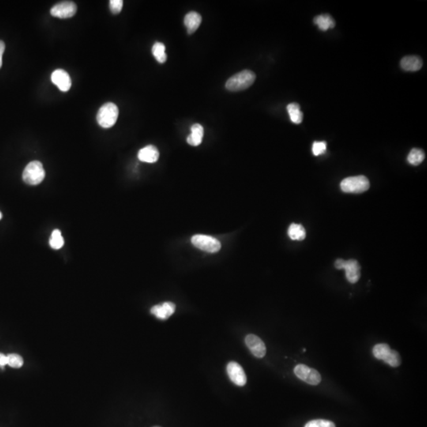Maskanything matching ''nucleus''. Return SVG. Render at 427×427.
<instances>
[{
	"label": "nucleus",
	"mask_w": 427,
	"mask_h": 427,
	"mask_svg": "<svg viewBox=\"0 0 427 427\" xmlns=\"http://www.w3.org/2000/svg\"><path fill=\"white\" fill-rule=\"evenodd\" d=\"M155 427H160V426H155Z\"/></svg>",
	"instance_id": "32"
},
{
	"label": "nucleus",
	"mask_w": 427,
	"mask_h": 427,
	"mask_svg": "<svg viewBox=\"0 0 427 427\" xmlns=\"http://www.w3.org/2000/svg\"><path fill=\"white\" fill-rule=\"evenodd\" d=\"M118 116L119 109L117 105L109 102L100 108L97 115V121L98 125L103 128H112L117 122Z\"/></svg>",
	"instance_id": "2"
},
{
	"label": "nucleus",
	"mask_w": 427,
	"mask_h": 427,
	"mask_svg": "<svg viewBox=\"0 0 427 427\" xmlns=\"http://www.w3.org/2000/svg\"><path fill=\"white\" fill-rule=\"evenodd\" d=\"M256 80V75L252 71L245 70L228 79L226 88L230 91H241L246 90L253 84Z\"/></svg>",
	"instance_id": "1"
},
{
	"label": "nucleus",
	"mask_w": 427,
	"mask_h": 427,
	"mask_svg": "<svg viewBox=\"0 0 427 427\" xmlns=\"http://www.w3.org/2000/svg\"><path fill=\"white\" fill-rule=\"evenodd\" d=\"M2 217H3L2 213L0 212V219H1V218H2Z\"/></svg>",
	"instance_id": "31"
},
{
	"label": "nucleus",
	"mask_w": 427,
	"mask_h": 427,
	"mask_svg": "<svg viewBox=\"0 0 427 427\" xmlns=\"http://www.w3.org/2000/svg\"><path fill=\"white\" fill-rule=\"evenodd\" d=\"M385 363L388 364L391 367H398L401 364V357L398 352L391 350L389 354L384 360Z\"/></svg>",
	"instance_id": "24"
},
{
	"label": "nucleus",
	"mask_w": 427,
	"mask_h": 427,
	"mask_svg": "<svg viewBox=\"0 0 427 427\" xmlns=\"http://www.w3.org/2000/svg\"><path fill=\"white\" fill-rule=\"evenodd\" d=\"M245 344L255 357L262 358L266 354V346L260 337L249 334L245 337Z\"/></svg>",
	"instance_id": "10"
},
{
	"label": "nucleus",
	"mask_w": 427,
	"mask_h": 427,
	"mask_svg": "<svg viewBox=\"0 0 427 427\" xmlns=\"http://www.w3.org/2000/svg\"><path fill=\"white\" fill-rule=\"evenodd\" d=\"M52 82L63 92H67L72 87V79L68 72L57 69L52 74Z\"/></svg>",
	"instance_id": "11"
},
{
	"label": "nucleus",
	"mask_w": 427,
	"mask_h": 427,
	"mask_svg": "<svg viewBox=\"0 0 427 427\" xmlns=\"http://www.w3.org/2000/svg\"><path fill=\"white\" fill-rule=\"evenodd\" d=\"M184 22H185L188 34H192L200 27L202 23V17L197 12H191L185 16Z\"/></svg>",
	"instance_id": "15"
},
{
	"label": "nucleus",
	"mask_w": 427,
	"mask_h": 427,
	"mask_svg": "<svg viewBox=\"0 0 427 427\" xmlns=\"http://www.w3.org/2000/svg\"><path fill=\"white\" fill-rule=\"evenodd\" d=\"M8 365L12 368H20L23 365V358L19 354H8Z\"/></svg>",
	"instance_id": "25"
},
{
	"label": "nucleus",
	"mask_w": 427,
	"mask_h": 427,
	"mask_svg": "<svg viewBox=\"0 0 427 427\" xmlns=\"http://www.w3.org/2000/svg\"><path fill=\"white\" fill-rule=\"evenodd\" d=\"M305 427H335L332 421L325 419H315L305 424Z\"/></svg>",
	"instance_id": "26"
},
{
	"label": "nucleus",
	"mask_w": 427,
	"mask_h": 427,
	"mask_svg": "<svg viewBox=\"0 0 427 427\" xmlns=\"http://www.w3.org/2000/svg\"><path fill=\"white\" fill-rule=\"evenodd\" d=\"M400 66L406 72H417L422 67V61L420 57L416 56H408L401 60Z\"/></svg>",
	"instance_id": "14"
},
{
	"label": "nucleus",
	"mask_w": 427,
	"mask_h": 427,
	"mask_svg": "<svg viewBox=\"0 0 427 427\" xmlns=\"http://www.w3.org/2000/svg\"><path fill=\"white\" fill-rule=\"evenodd\" d=\"M5 51V44L2 41H0V68L3 65V54Z\"/></svg>",
	"instance_id": "30"
},
{
	"label": "nucleus",
	"mask_w": 427,
	"mask_h": 427,
	"mask_svg": "<svg viewBox=\"0 0 427 427\" xmlns=\"http://www.w3.org/2000/svg\"><path fill=\"white\" fill-rule=\"evenodd\" d=\"M152 53L157 61L160 64L166 63L167 60V56L166 54V46L161 42H156L153 46Z\"/></svg>",
	"instance_id": "20"
},
{
	"label": "nucleus",
	"mask_w": 427,
	"mask_h": 427,
	"mask_svg": "<svg viewBox=\"0 0 427 427\" xmlns=\"http://www.w3.org/2000/svg\"><path fill=\"white\" fill-rule=\"evenodd\" d=\"M335 267L337 269H344L346 278L350 283H355L361 276V267L355 260H344L338 259L335 261Z\"/></svg>",
	"instance_id": "5"
},
{
	"label": "nucleus",
	"mask_w": 427,
	"mask_h": 427,
	"mask_svg": "<svg viewBox=\"0 0 427 427\" xmlns=\"http://www.w3.org/2000/svg\"><path fill=\"white\" fill-rule=\"evenodd\" d=\"M138 158L141 162L155 163L159 158V151L155 146H147L139 151Z\"/></svg>",
	"instance_id": "13"
},
{
	"label": "nucleus",
	"mask_w": 427,
	"mask_h": 427,
	"mask_svg": "<svg viewBox=\"0 0 427 427\" xmlns=\"http://www.w3.org/2000/svg\"><path fill=\"white\" fill-rule=\"evenodd\" d=\"M191 131L192 132L187 138V142L189 145L197 147L200 145L203 140V134H204L203 126L200 124H195L192 125Z\"/></svg>",
	"instance_id": "16"
},
{
	"label": "nucleus",
	"mask_w": 427,
	"mask_h": 427,
	"mask_svg": "<svg viewBox=\"0 0 427 427\" xmlns=\"http://www.w3.org/2000/svg\"><path fill=\"white\" fill-rule=\"evenodd\" d=\"M123 5H124V2L122 0H111L109 2L110 10H111L112 13L114 14V15H117L121 12Z\"/></svg>",
	"instance_id": "28"
},
{
	"label": "nucleus",
	"mask_w": 427,
	"mask_h": 427,
	"mask_svg": "<svg viewBox=\"0 0 427 427\" xmlns=\"http://www.w3.org/2000/svg\"><path fill=\"white\" fill-rule=\"evenodd\" d=\"M425 159V154L421 149L414 148L409 153L407 162L412 166H418Z\"/></svg>",
	"instance_id": "21"
},
{
	"label": "nucleus",
	"mask_w": 427,
	"mask_h": 427,
	"mask_svg": "<svg viewBox=\"0 0 427 427\" xmlns=\"http://www.w3.org/2000/svg\"><path fill=\"white\" fill-rule=\"evenodd\" d=\"M287 112L290 115V121L296 125L301 124L303 120V113L300 109L299 104L291 103L287 106Z\"/></svg>",
	"instance_id": "19"
},
{
	"label": "nucleus",
	"mask_w": 427,
	"mask_h": 427,
	"mask_svg": "<svg viewBox=\"0 0 427 427\" xmlns=\"http://www.w3.org/2000/svg\"><path fill=\"white\" fill-rule=\"evenodd\" d=\"M45 177L46 171L44 170L43 165L38 161L30 162L23 171V181L30 185H39Z\"/></svg>",
	"instance_id": "3"
},
{
	"label": "nucleus",
	"mask_w": 427,
	"mask_h": 427,
	"mask_svg": "<svg viewBox=\"0 0 427 427\" xmlns=\"http://www.w3.org/2000/svg\"><path fill=\"white\" fill-rule=\"evenodd\" d=\"M192 243L197 249L210 253H215L221 249L220 241L211 236L196 234L192 237Z\"/></svg>",
	"instance_id": "6"
},
{
	"label": "nucleus",
	"mask_w": 427,
	"mask_h": 427,
	"mask_svg": "<svg viewBox=\"0 0 427 427\" xmlns=\"http://www.w3.org/2000/svg\"><path fill=\"white\" fill-rule=\"evenodd\" d=\"M228 376L233 383L237 386L245 385L247 376L240 364L236 361H230L226 367Z\"/></svg>",
	"instance_id": "8"
},
{
	"label": "nucleus",
	"mask_w": 427,
	"mask_h": 427,
	"mask_svg": "<svg viewBox=\"0 0 427 427\" xmlns=\"http://www.w3.org/2000/svg\"><path fill=\"white\" fill-rule=\"evenodd\" d=\"M176 309V305L173 302L167 301L164 302L161 305H155L151 309V312L155 315L157 318L160 320H166L170 316L174 313Z\"/></svg>",
	"instance_id": "12"
},
{
	"label": "nucleus",
	"mask_w": 427,
	"mask_h": 427,
	"mask_svg": "<svg viewBox=\"0 0 427 427\" xmlns=\"http://www.w3.org/2000/svg\"><path fill=\"white\" fill-rule=\"evenodd\" d=\"M305 234L306 233H305V228L300 224L293 223L288 229V236L290 237V239L294 241H301L305 239Z\"/></svg>",
	"instance_id": "18"
},
{
	"label": "nucleus",
	"mask_w": 427,
	"mask_h": 427,
	"mask_svg": "<svg viewBox=\"0 0 427 427\" xmlns=\"http://www.w3.org/2000/svg\"><path fill=\"white\" fill-rule=\"evenodd\" d=\"M326 149H327L326 142H314L312 144V154L315 156H319V155H323L325 153Z\"/></svg>",
	"instance_id": "27"
},
{
	"label": "nucleus",
	"mask_w": 427,
	"mask_h": 427,
	"mask_svg": "<svg viewBox=\"0 0 427 427\" xmlns=\"http://www.w3.org/2000/svg\"><path fill=\"white\" fill-rule=\"evenodd\" d=\"M77 12V6L73 2H62L55 5L51 11L52 16L60 19H68L73 17Z\"/></svg>",
	"instance_id": "9"
},
{
	"label": "nucleus",
	"mask_w": 427,
	"mask_h": 427,
	"mask_svg": "<svg viewBox=\"0 0 427 427\" xmlns=\"http://www.w3.org/2000/svg\"><path fill=\"white\" fill-rule=\"evenodd\" d=\"M341 190L346 193H362L369 188V181L365 176L345 178L340 183Z\"/></svg>",
	"instance_id": "4"
},
{
	"label": "nucleus",
	"mask_w": 427,
	"mask_h": 427,
	"mask_svg": "<svg viewBox=\"0 0 427 427\" xmlns=\"http://www.w3.org/2000/svg\"><path fill=\"white\" fill-rule=\"evenodd\" d=\"M314 23L319 27L320 30L323 31H327L328 29L334 28L335 26L334 19L329 15H321V16H316L314 19Z\"/></svg>",
	"instance_id": "17"
},
{
	"label": "nucleus",
	"mask_w": 427,
	"mask_h": 427,
	"mask_svg": "<svg viewBox=\"0 0 427 427\" xmlns=\"http://www.w3.org/2000/svg\"><path fill=\"white\" fill-rule=\"evenodd\" d=\"M391 349L390 346L386 343H380L374 346L373 349V356L376 357V359L382 360L384 361V358L387 357Z\"/></svg>",
	"instance_id": "22"
},
{
	"label": "nucleus",
	"mask_w": 427,
	"mask_h": 427,
	"mask_svg": "<svg viewBox=\"0 0 427 427\" xmlns=\"http://www.w3.org/2000/svg\"><path fill=\"white\" fill-rule=\"evenodd\" d=\"M64 240L61 235V230H55L52 233L51 238L49 240V245L53 249H60L64 246Z\"/></svg>",
	"instance_id": "23"
},
{
	"label": "nucleus",
	"mask_w": 427,
	"mask_h": 427,
	"mask_svg": "<svg viewBox=\"0 0 427 427\" xmlns=\"http://www.w3.org/2000/svg\"><path fill=\"white\" fill-rule=\"evenodd\" d=\"M294 371L296 376L300 380L306 382L307 384L317 385L321 381V376L318 371L307 365H302V364L297 365L294 368Z\"/></svg>",
	"instance_id": "7"
},
{
	"label": "nucleus",
	"mask_w": 427,
	"mask_h": 427,
	"mask_svg": "<svg viewBox=\"0 0 427 427\" xmlns=\"http://www.w3.org/2000/svg\"><path fill=\"white\" fill-rule=\"evenodd\" d=\"M8 365V355L0 353V368H4Z\"/></svg>",
	"instance_id": "29"
}]
</instances>
